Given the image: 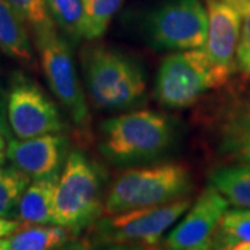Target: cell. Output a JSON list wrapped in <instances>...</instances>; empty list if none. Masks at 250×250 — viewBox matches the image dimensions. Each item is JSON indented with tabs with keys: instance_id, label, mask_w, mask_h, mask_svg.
Instances as JSON below:
<instances>
[{
	"instance_id": "obj_1",
	"label": "cell",
	"mask_w": 250,
	"mask_h": 250,
	"mask_svg": "<svg viewBox=\"0 0 250 250\" xmlns=\"http://www.w3.org/2000/svg\"><path fill=\"white\" fill-rule=\"evenodd\" d=\"M82 68L88 95L96 108L124 111L145 102L146 78L142 65L116 47H85Z\"/></svg>"
},
{
	"instance_id": "obj_2",
	"label": "cell",
	"mask_w": 250,
	"mask_h": 250,
	"mask_svg": "<svg viewBox=\"0 0 250 250\" xmlns=\"http://www.w3.org/2000/svg\"><path fill=\"white\" fill-rule=\"evenodd\" d=\"M168 116L154 111H131L106 120L100 128L99 149L118 166L152 161L167 152L175 139Z\"/></svg>"
},
{
	"instance_id": "obj_3",
	"label": "cell",
	"mask_w": 250,
	"mask_h": 250,
	"mask_svg": "<svg viewBox=\"0 0 250 250\" xmlns=\"http://www.w3.org/2000/svg\"><path fill=\"white\" fill-rule=\"evenodd\" d=\"M192 177L184 164L163 163L121 172L104 199V213L116 214L184 199L192 190Z\"/></svg>"
},
{
	"instance_id": "obj_4",
	"label": "cell",
	"mask_w": 250,
	"mask_h": 250,
	"mask_svg": "<svg viewBox=\"0 0 250 250\" xmlns=\"http://www.w3.org/2000/svg\"><path fill=\"white\" fill-rule=\"evenodd\" d=\"M103 211L98 167L80 150L68 153L54 192V224L77 235L96 223Z\"/></svg>"
},
{
	"instance_id": "obj_5",
	"label": "cell",
	"mask_w": 250,
	"mask_h": 250,
	"mask_svg": "<svg viewBox=\"0 0 250 250\" xmlns=\"http://www.w3.org/2000/svg\"><path fill=\"white\" fill-rule=\"evenodd\" d=\"M229 78L211 62L203 47L178 50L161 62L154 98L166 108L190 107L206 92L221 88Z\"/></svg>"
},
{
	"instance_id": "obj_6",
	"label": "cell",
	"mask_w": 250,
	"mask_h": 250,
	"mask_svg": "<svg viewBox=\"0 0 250 250\" xmlns=\"http://www.w3.org/2000/svg\"><path fill=\"white\" fill-rule=\"evenodd\" d=\"M189 206V199L184 197L166 205L108 214L96 223L95 238L104 245L154 246L187 211Z\"/></svg>"
},
{
	"instance_id": "obj_7",
	"label": "cell",
	"mask_w": 250,
	"mask_h": 250,
	"mask_svg": "<svg viewBox=\"0 0 250 250\" xmlns=\"http://www.w3.org/2000/svg\"><path fill=\"white\" fill-rule=\"evenodd\" d=\"M146 35L152 46L161 50L203 47L207 10L200 0H166L147 18Z\"/></svg>"
},
{
	"instance_id": "obj_8",
	"label": "cell",
	"mask_w": 250,
	"mask_h": 250,
	"mask_svg": "<svg viewBox=\"0 0 250 250\" xmlns=\"http://www.w3.org/2000/svg\"><path fill=\"white\" fill-rule=\"evenodd\" d=\"M35 39L42 68L54 96L60 100L74 124L86 126L90 120L86 96L78 80L71 47L67 39L57 34L56 29Z\"/></svg>"
},
{
	"instance_id": "obj_9",
	"label": "cell",
	"mask_w": 250,
	"mask_h": 250,
	"mask_svg": "<svg viewBox=\"0 0 250 250\" xmlns=\"http://www.w3.org/2000/svg\"><path fill=\"white\" fill-rule=\"evenodd\" d=\"M6 111L10 128L20 139L59 134L65 128L57 106L35 82L24 75L13 81Z\"/></svg>"
},
{
	"instance_id": "obj_10",
	"label": "cell",
	"mask_w": 250,
	"mask_h": 250,
	"mask_svg": "<svg viewBox=\"0 0 250 250\" xmlns=\"http://www.w3.org/2000/svg\"><path fill=\"white\" fill-rule=\"evenodd\" d=\"M228 200L214 187L206 188L185 217L171 229L164 245L174 250L211 249L214 235L220 227Z\"/></svg>"
},
{
	"instance_id": "obj_11",
	"label": "cell",
	"mask_w": 250,
	"mask_h": 250,
	"mask_svg": "<svg viewBox=\"0 0 250 250\" xmlns=\"http://www.w3.org/2000/svg\"><path fill=\"white\" fill-rule=\"evenodd\" d=\"M68 157V141L62 135L46 134L10 139L7 160L13 167L31 179H42L60 175Z\"/></svg>"
},
{
	"instance_id": "obj_12",
	"label": "cell",
	"mask_w": 250,
	"mask_h": 250,
	"mask_svg": "<svg viewBox=\"0 0 250 250\" xmlns=\"http://www.w3.org/2000/svg\"><path fill=\"white\" fill-rule=\"evenodd\" d=\"M206 10L207 38L203 49L215 67L231 77L241 35V13L224 0H206Z\"/></svg>"
},
{
	"instance_id": "obj_13",
	"label": "cell",
	"mask_w": 250,
	"mask_h": 250,
	"mask_svg": "<svg viewBox=\"0 0 250 250\" xmlns=\"http://www.w3.org/2000/svg\"><path fill=\"white\" fill-rule=\"evenodd\" d=\"M217 149L224 159L250 166V98L225 110L217 128Z\"/></svg>"
},
{
	"instance_id": "obj_14",
	"label": "cell",
	"mask_w": 250,
	"mask_h": 250,
	"mask_svg": "<svg viewBox=\"0 0 250 250\" xmlns=\"http://www.w3.org/2000/svg\"><path fill=\"white\" fill-rule=\"evenodd\" d=\"M57 177L34 179L18 202L17 217L24 224H54V192Z\"/></svg>"
},
{
	"instance_id": "obj_15",
	"label": "cell",
	"mask_w": 250,
	"mask_h": 250,
	"mask_svg": "<svg viewBox=\"0 0 250 250\" xmlns=\"http://www.w3.org/2000/svg\"><path fill=\"white\" fill-rule=\"evenodd\" d=\"M0 49L20 62L32 60L27 24L9 0H0Z\"/></svg>"
},
{
	"instance_id": "obj_16",
	"label": "cell",
	"mask_w": 250,
	"mask_h": 250,
	"mask_svg": "<svg viewBox=\"0 0 250 250\" xmlns=\"http://www.w3.org/2000/svg\"><path fill=\"white\" fill-rule=\"evenodd\" d=\"M74 233L56 224H24L9 236L10 250H49L64 246Z\"/></svg>"
},
{
	"instance_id": "obj_17",
	"label": "cell",
	"mask_w": 250,
	"mask_h": 250,
	"mask_svg": "<svg viewBox=\"0 0 250 250\" xmlns=\"http://www.w3.org/2000/svg\"><path fill=\"white\" fill-rule=\"evenodd\" d=\"M210 184L229 205L250 208V166L221 167L210 175Z\"/></svg>"
},
{
	"instance_id": "obj_18",
	"label": "cell",
	"mask_w": 250,
	"mask_h": 250,
	"mask_svg": "<svg viewBox=\"0 0 250 250\" xmlns=\"http://www.w3.org/2000/svg\"><path fill=\"white\" fill-rule=\"evenodd\" d=\"M211 248L250 250V208L238 207L225 211Z\"/></svg>"
},
{
	"instance_id": "obj_19",
	"label": "cell",
	"mask_w": 250,
	"mask_h": 250,
	"mask_svg": "<svg viewBox=\"0 0 250 250\" xmlns=\"http://www.w3.org/2000/svg\"><path fill=\"white\" fill-rule=\"evenodd\" d=\"M46 6L56 27L71 43L77 45L85 31L82 0H46Z\"/></svg>"
},
{
	"instance_id": "obj_20",
	"label": "cell",
	"mask_w": 250,
	"mask_h": 250,
	"mask_svg": "<svg viewBox=\"0 0 250 250\" xmlns=\"http://www.w3.org/2000/svg\"><path fill=\"white\" fill-rule=\"evenodd\" d=\"M124 0H82L85 31L83 38L96 41L104 35L113 17L121 9Z\"/></svg>"
},
{
	"instance_id": "obj_21",
	"label": "cell",
	"mask_w": 250,
	"mask_h": 250,
	"mask_svg": "<svg viewBox=\"0 0 250 250\" xmlns=\"http://www.w3.org/2000/svg\"><path fill=\"white\" fill-rule=\"evenodd\" d=\"M31 178L16 167H3L0 164V215L14 217L17 214L18 202Z\"/></svg>"
},
{
	"instance_id": "obj_22",
	"label": "cell",
	"mask_w": 250,
	"mask_h": 250,
	"mask_svg": "<svg viewBox=\"0 0 250 250\" xmlns=\"http://www.w3.org/2000/svg\"><path fill=\"white\" fill-rule=\"evenodd\" d=\"M20 17L32 29L35 38L56 29V24L49 14L46 0H9Z\"/></svg>"
},
{
	"instance_id": "obj_23",
	"label": "cell",
	"mask_w": 250,
	"mask_h": 250,
	"mask_svg": "<svg viewBox=\"0 0 250 250\" xmlns=\"http://www.w3.org/2000/svg\"><path fill=\"white\" fill-rule=\"evenodd\" d=\"M242 17L241 35L236 49V64L245 74L250 75V1L238 6Z\"/></svg>"
},
{
	"instance_id": "obj_24",
	"label": "cell",
	"mask_w": 250,
	"mask_h": 250,
	"mask_svg": "<svg viewBox=\"0 0 250 250\" xmlns=\"http://www.w3.org/2000/svg\"><path fill=\"white\" fill-rule=\"evenodd\" d=\"M21 225H22V223L20 220H11V218L0 215V238L13 235Z\"/></svg>"
},
{
	"instance_id": "obj_25",
	"label": "cell",
	"mask_w": 250,
	"mask_h": 250,
	"mask_svg": "<svg viewBox=\"0 0 250 250\" xmlns=\"http://www.w3.org/2000/svg\"><path fill=\"white\" fill-rule=\"evenodd\" d=\"M9 129L6 124H0V164H3L7 157V146H9Z\"/></svg>"
},
{
	"instance_id": "obj_26",
	"label": "cell",
	"mask_w": 250,
	"mask_h": 250,
	"mask_svg": "<svg viewBox=\"0 0 250 250\" xmlns=\"http://www.w3.org/2000/svg\"><path fill=\"white\" fill-rule=\"evenodd\" d=\"M0 250H10L9 236H4V238H0Z\"/></svg>"
},
{
	"instance_id": "obj_27",
	"label": "cell",
	"mask_w": 250,
	"mask_h": 250,
	"mask_svg": "<svg viewBox=\"0 0 250 250\" xmlns=\"http://www.w3.org/2000/svg\"><path fill=\"white\" fill-rule=\"evenodd\" d=\"M224 1H227V3L232 4L235 7H238V6H241L243 3H249L250 0H224Z\"/></svg>"
},
{
	"instance_id": "obj_28",
	"label": "cell",
	"mask_w": 250,
	"mask_h": 250,
	"mask_svg": "<svg viewBox=\"0 0 250 250\" xmlns=\"http://www.w3.org/2000/svg\"><path fill=\"white\" fill-rule=\"evenodd\" d=\"M0 124H4V118H3V110H1V103H0Z\"/></svg>"
}]
</instances>
